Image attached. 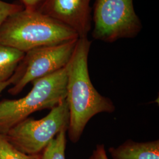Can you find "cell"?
Segmentation results:
<instances>
[{
  "mask_svg": "<svg viewBox=\"0 0 159 159\" xmlns=\"http://www.w3.org/2000/svg\"><path fill=\"white\" fill-rule=\"evenodd\" d=\"M91 41L79 38L67 67L66 100L70 120L67 133L73 143L79 141L85 126L94 116L115 111L113 102L100 94L92 84L88 66Z\"/></svg>",
  "mask_w": 159,
  "mask_h": 159,
  "instance_id": "cell-1",
  "label": "cell"
},
{
  "mask_svg": "<svg viewBox=\"0 0 159 159\" xmlns=\"http://www.w3.org/2000/svg\"><path fill=\"white\" fill-rule=\"evenodd\" d=\"M79 38L73 30L39 11L23 9L7 18L0 28V44L23 52Z\"/></svg>",
  "mask_w": 159,
  "mask_h": 159,
  "instance_id": "cell-2",
  "label": "cell"
},
{
  "mask_svg": "<svg viewBox=\"0 0 159 159\" xmlns=\"http://www.w3.org/2000/svg\"><path fill=\"white\" fill-rule=\"evenodd\" d=\"M67 66L31 83L29 93L17 100L0 101V133L5 134L12 127L35 111L51 109L66 98Z\"/></svg>",
  "mask_w": 159,
  "mask_h": 159,
  "instance_id": "cell-3",
  "label": "cell"
},
{
  "mask_svg": "<svg viewBox=\"0 0 159 159\" xmlns=\"http://www.w3.org/2000/svg\"><path fill=\"white\" fill-rule=\"evenodd\" d=\"M69 120V110L65 99L51 108L44 117L39 120L28 117L12 127L4 135L20 152L38 155L61 131L67 130Z\"/></svg>",
  "mask_w": 159,
  "mask_h": 159,
  "instance_id": "cell-4",
  "label": "cell"
},
{
  "mask_svg": "<svg viewBox=\"0 0 159 159\" xmlns=\"http://www.w3.org/2000/svg\"><path fill=\"white\" fill-rule=\"evenodd\" d=\"M134 0H94L92 35L94 39L113 43L136 37L142 30Z\"/></svg>",
  "mask_w": 159,
  "mask_h": 159,
  "instance_id": "cell-5",
  "label": "cell"
},
{
  "mask_svg": "<svg viewBox=\"0 0 159 159\" xmlns=\"http://www.w3.org/2000/svg\"><path fill=\"white\" fill-rule=\"evenodd\" d=\"M78 39L40 47L25 52L10 79L8 94L17 96L30 83L66 67L72 57Z\"/></svg>",
  "mask_w": 159,
  "mask_h": 159,
  "instance_id": "cell-6",
  "label": "cell"
},
{
  "mask_svg": "<svg viewBox=\"0 0 159 159\" xmlns=\"http://www.w3.org/2000/svg\"><path fill=\"white\" fill-rule=\"evenodd\" d=\"M91 0H46L39 11L73 30L79 38L91 29Z\"/></svg>",
  "mask_w": 159,
  "mask_h": 159,
  "instance_id": "cell-7",
  "label": "cell"
},
{
  "mask_svg": "<svg viewBox=\"0 0 159 159\" xmlns=\"http://www.w3.org/2000/svg\"><path fill=\"white\" fill-rule=\"evenodd\" d=\"M108 151L113 159H159V141L127 140L117 148H109Z\"/></svg>",
  "mask_w": 159,
  "mask_h": 159,
  "instance_id": "cell-8",
  "label": "cell"
},
{
  "mask_svg": "<svg viewBox=\"0 0 159 159\" xmlns=\"http://www.w3.org/2000/svg\"><path fill=\"white\" fill-rule=\"evenodd\" d=\"M24 53L0 44V84L11 79Z\"/></svg>",
  "mask_w": 159,
  "mask_h": 159,
  "instance_id": "cell-9",
  "label": "cell"
},
{
  "mask_svg": "<svg viewBox=\"0 0 159 159\" xmlns=\"http://www.w3.org/2000/svg\"><path fill=\"white\" fill-rule=\"evenodd\" d=\"M67 130L61 131L40 154L39 159H66Z\"/></svg>",
  "mask_w": 159,
  "mask_h": 159,
  "instance_id": "cell-10",
  "label": "cell"
},
{
  "mask_svg": "<svg viewBox=\"0 0 159 159\" xmlns=\"http://www.w3.org/2000/svg\"><path fill=\"white\" fill-rule=\"evenodd\" d=\"M40 156V154L29 155L20 152L9 142L4 134L0 133V159H39Z\"/></svg>",
  "mask_w": 159,
  "mask_h": 159,
  "instance_id": "cell-11",
  "label": "cell"
},
{
  "mask_svg": "<svg viewBox=\"0 0 159 159\" xmlns=\"http://www.w3.org/2000/svg\"><path fill=\"white\" fill-rule=\"evenodd\" d=\"M23 9L24 8L21 4L10 3L0 0V28L7 18Z\"/></svg>",
  "mask_w": 159,
  "mask_h": 159,
  "instance_id": "cell-12",
  "label": "cell"
},
{
  "mask_svg": "<svg viewBox=\"0 0 159 159\" xmlns=\"http://www.w3.org/2000/svg\"><path fill=\"white\" fill-rule=\"evenodd\" d=\"M24 10L30 11H39L46 0H19Z\"/></svg>",
  "mask_w": 159,
  "mask_h": 159,
  "instance_id": "cell-13",
  "label": "cell"
},
{
  "mask_svg": "<svg viewBox=\"0 0 159 159\" xmlns=\"http://www.w3.org/2000/svg\"><path fill=\"white\" fill-rule=\"evenodd\" d=\"M88 159H108L104 146L103 144L97 145L95 150Z\"/></svg>",
  "mask_w": 159,
  "mask_h": 159,
  "instance_id": "cell-14",
  "label": "cell"
},
{
  "mask_svg": "<svg viewBox=\"0 0 159 159\" xmlns=\"http://www.w3.org/2000/svg\"><path fill=\"white\" fill-rule=\"evenodd\" d=\"M11 85V80H9L8 81L4 82L2 84H0V94L6 90V89H7L8 87H9Z\"/></svg>",
  "mask_w": 159,
  "mask_h": 159,
  "instance_id": "cell-15",
  "label": "cell"
}]
</instances>
